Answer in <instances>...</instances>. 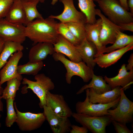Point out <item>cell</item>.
I'll return each mask as SVG.
<instances>
[{
	"instance_id": "1",
	"label": "cell",
	"mask_w": 133,
	"mask_h": 133,
	"mask_svg": "<svg viewBox=\"0 0 133 133\" xmlns=\"http://www.w3.org/2000/svg\"><path fill=\"white\" fill-rule=\"evenodd\" d=\"M58 23L54 19L49 17L36 19L25 26L26 36L34 45L40 42L53 44L59 35L57 29Z\"/></svg>"
},
{
	"instance_id": "2",
	"label": "cell",
	"mask_w": 133,
	"mask_h": 133,
	"mask_svg": "<svg viewBox=\"0 0 133 133\" xmlns=\"http://www.w3.org/2000/svg\"><path fill=\"white\" fill-rule=\"evenodd\" d=\"M55 61L61 62L64 65L66 70L65 75L66 83L70 84L72 77L77 76L81 77L84 82H87L91 79L93 69L88 66L84 62L73 61L67 59L64 54L55 52L52 55Z\"/></svg>"
},
{
	"instance_id": "3",
	"label": "cell",
	"mask_w": 133,
	"mask_h": 133,
	"mask_svg": "<svg viewBox=\"0 0 133 133\" xmlns=\"http://www.w3.org/2000/svg\"><path fill=\"white\" fill-rule=\"evenodd\" d=\"M100 10L112 22L119 24L133 22V15L125 9L118 0H99Z\"/></svg>"
},
{
	"instance_id": "4",
	"label": "cell",
	"mask_w": 133,
	"mask_h": 133,
	"mask_svg": "<svg viewBox=\"0 0 133 133\" xmlns=\"http://www.w3.org/2000/svg\"><path fill=\"white\" fill-rule=\"evenodd\" d=\"M35 81L30 80L26 78H23L22 83L27 86L22 88V93H25L30 89L36 95L39 99V105L40 108L46 104V97L49 91L53 89L55 87L51 79L44 73L38 74L34 76Z\"/></svg>"
},
{
	"instance_id": "5",
	"label": "cell",
	"mask_w": 133,
	"mask_h": 133,
	"mask_svg": "<svg viewBox=\"0 0 133 133\" xmlns=\"http://www.w3.org/2000/svg\"><path fill=\"white\" fill-rule=\"evenodd\" d=\"M78 123L92 133H105L106 128L111 122L109 115L95 116L73 112L72 116Z\"/></svg>"
},
{
	"instance_id": "6",
	"label": "cell",
	"mask_w": 133,
	"mask_h": 133,
	"mask_svg": "<svg viewBox=\"0 0 133 133\" xmlns=\"http://www.w3.org/2000/svg\"><path fill=\"white\" fill-rule=\"evenodd\" d=\"M85 90L86 96L84 100L78 101L76 104L75 110L77 113L95 116L108 115V110L116 106L120 100V97L115 101L107 104L93 103L89 101L88 88Z\"/></svg>"
},
{
	"instance_id": "7",
	"label": "cell",
	"mask_w": 133,
	"mask_h": 133,
	"mask_svg": "<svg viewBox=\"0 0 133 133\" xmlns=\"http://www.w3.org/2000/svg\"><path fill=\"white\" fill-rule=\"evenodd\" d=\"M114 109L108 110L112 120L126 124L133 122V102L128 98L122 87L120 100Z\"/></svg>"
},
{
	"instance_id": "8",
	"label": "cell",
	"mask_w": 133,
	"mask_h": 133,
	"mask_svg": "<svg viewBox=\"0 0 133 133\" xmlns=\"http://www.w3.org/2000/svg\"><path fill=\"white\" fill-rule=\"evenodd\" d=\"M25 26L22 24L10 22L5 18H0V38L5 41L22 43L26 37Z\"/></svg>"
},
{
	"instance_id": "9",
	"label": "cell",
	"mask_w": 133,
	"mask_h": 133,
	"mask_svg": "<svg viewBox=\"0 0 133 133\" xmlns=\"http://www.w3.org/2000/svg\"><path fill=\"white\" fill-rule=\"evenodd\" d=\"M14 104L17 115L16 122L21 131H30L37 129L41 127L45 121L43 113L21 112L18 109L15 102Z\"/></svg>"
},
{
	"instance_id": "10",
	"label": "cell",
	"mask_w": 133,
	"mask_h": 133,
	"mask_svg": "<svg viewBox=\"0 0 133 133\" xmlns=\"http://www.w3.org/2000/svg\"><path fill=\"white\" fill-rule=\"evenodd\" d=\"M96 15L102 20L100 36L101 44L103 46L106 47L108 44H112L115 41L118 32L122 31L121 28L106 17L100 9H96Z\"/></svg>"
},
{
	"instance_id": "11",
	"label": "cell",
	"mask_w": 133,
	"mask_h": 133,
	"mask_svg": "<svg viewBox=\"0 0 133 133\" xmlns=\"http://www.w3.org/2000/svg\"><path fill=\"white\" fill-rule=\"evenodd\" d=\"M43 113L53 133L69 132L72 125L69 117L62 116L54 113L46 105L43 106Z\"/></svg>"
},
{
	"instance_id": "12",
	"label": "cell",
	"mask_w": 133,
	"mask_h": 133,
	"mask_svg": "<svg viewBox=\"0 0 133 133\" xmlns=\"http://www.w3.org/2000/svg\"><path fill=\"white\" fill-rule=\"evenodd\" d=\"M63 4V12L58 15H50L49 17L57 19L60 22L66 23L70 22H82L86 23V17L82 12L76 8L73 0H59Z\"/></svg>"
},
{
	"instance_id": "13",
	"label": "cell",
	"mask_w": 133,
	"mask_h": 133,
	"mask_svg": "<svg viewBox=\"0 0 133 133\" xmlns=\"http://www.w3.org/2000/svg\"><path fill=\"white\" fill-rule=\"evenodd\" d=\"M22 51L16 52L10 56L8 60L0 70V85L13 78H17L22 80L21 75L17 72L18 64L23 57Z\"/></svg>"
},
{
	"instance_id": "14",
	"label": "cell",
	"mask_w": 133,
	"mask_h": 133,
	"mask_svg": "<svg viewBox=\"0 0 133 133\" xmlns=\"http://www.w3.org/2000/svg\"><path fill=\"white\" fill-rule=\"evenodd\" d=\"M46 106L55 114L60 116L70 117L73 112L61 94H54L49 91L46 97Z\"/></svg>"
},
{
	"instance_id": "15",
	"label": "cell",
	"mask_w": 133,
	"mask_h": 133,
	"mask_svg": "<svg viewBox=\"0 0 133 133\" xmlns=\"http://www.w3.org/2000/svg\"><path fill=\"white\" fill-rule=\"evenodd\" d=\"M126 65L123 64L119 70L118 73L115 76L109 78L104 77L106 83L112 89L117 87H121L124 91L129 88L133 82V70L128 71Z\"/></svg>"
},
{
	"instance_id": "16",
	"label": "cell",
	"mask_w": 133,
	"mask_h": 133,
	"mask_svg": "<svg viewBox=\"0 0 133 133\" xmlns=\"http://www.w3.org/2000/svg\"><path fill=\"white\" fill-rule=\"evenodd\" d=\"M75 47L82 61L93 69L96 64L94 62V59L97 52L95 44L85 38Z\"/></svg>"
},
{
	"instance_id": "17",
	"label": "cell",
	"mask_w": 133,
	"mask_h": 133,
	"mask_svg": "<svg viewBox=\"0 0 133 133\" xmlns=\"http://www.w3.org/2000/svg\"><path fill=\"white\" fill-rule=\"evenodd\" d=\"M133 49V43L108 53L101 54L94 58V62L100 67L106 68L116 63L125 53Z\"/></svg>"
},
{
	"instance_id": "18",
	"label": "cell",
	"mask_w": 133,
	"mask_h": 133,
	"mask_svg": "<svg viewBox=\"0 0 133 133\" xmlns=\"http://www.w3.org/2000/svg\"><path fill=\"white\" fill-rule=\"evenodd\" d=\"M53 45L55 52L66 55L70 60L73 62H79L82 61L75 46L60 34Z\"/></svg>"
},
{
	"instance_id": "19",
	"label": "cell",
	"mask_w": 133,
	"mask_h": 133,
	"mask_svg": "<svg viewBox=\"0 0 133 133\" xmlns=\"http://www.w3.org/2000/svg\"><path fill=\"white\" fill-rule=\"evenodd\" d=\"M55 52L53 44L46 42L37 43L29 50V62L35 63L42 61L48 55H52Z\"/></svg>"
},
{
	"instance_id": "20",
	"label": "cell",
	"mask_w": 133,
	"mask_h": 133,
	"mask_svg": "<svg viewBox=\"0 0 133 133\" xmlns=\"http://www.w3.org/2000/svg\"><path fill=\"white\" fill-rule=\"evenodd\" d=\"M121 88V87H117L100 94L96 93L92 88H88L89 101L94 103L105 104L111 102L120 97Z\"/></svg>"
},
{
	"instance_id": "21",
	"label": "cell",
	"mask_w": 133,
	"mask_h": 133,
	"mask_svg": "<svg viewBox=\"0 0 133 133\" xmlns=\"http://www.w3.org/2000/svg\"><path fill=\"white\" fill-rule=\"evenodd\" d=\"M102 24V20L100 18L97 19L93 24L86 23L85 27L86 33V39L93 43L96 45L97 52L95 58L100 54L103 53V51L106 47L101 44L100 40V36Z\"/></svg>"
},
{
	"instance_id": "22",
	"label": "cell",
	"mask_w": 133,
	"mask_h": 133,
	"mask_svg": "<svg viewBox=\"0 0 133 133\" xmlns=\"http://www.w3.org/2000/svg\"><path fill=\"white\" fill-rule=\"evenodd\" d=\"M5 18L10 22L25 26L26 16L21 0H15Z\"/></svg>"
},
{
	"instance_id": "23",
	"label": "cell",
	"mask_w": 133,
	"mask_h": 133,
	"mask_svg": "<svg viewBox=\"0 0 133 133\" xmlns=\"http://www.w3.org/2000/svg\"><path fill=\"white\" fill-rule=\"evenodd\" d=\"M91 81L87 84L84 85L76 93L79 95L83 93L86 89L92 88L97 93L100 94L111 90L112 89L102 76H97L93 74Z\"/></svg>"
},
{
	"instance_id": "24",
	"label": "cell",
	"mask_w": 133,
	"mask_h": 133,
	"mask_svg": "<svg viewBox=\"0 0 133 133\" xmlns=\"http://www.w3.org/2000/svg\"><path fill=\"white\" fill-rule=\"evenodd\" d=\"M23 49V46L20 43L5 41L4 48L0 54V70L13 53L18 51H22Z\"/></svg>"
},
{
	"instance_id": "25",
	"label": "cell",
	"mask_w": 133,
	"mask_h": 133,
	"mask_svg": "<svg viewBox=\"0 0 133 133\" xmlns=\"http://www.w3.org/2000/svg\"><path fill=\"white\" fill-rule=\"evenodd\" d=\"M78 6L81 12L85 15L86 23L93 24L96 18V5L93 0H78Z\"/></svg>"
},
{
	"instance_id": "26",
	"label": "cell",
	"mask_w": 133,
	"mask_h": 133,
	"mask_svg": "<svg viewBox=\"0 0 133 133\" xmlns=\"http://www.w3.org/2000/svg\"><path fill=\"white\" fill-rule=\"evenodd\" d=\"M133 43V35H129L119 31L116 39L112 45L104 48L103 53H109L114 50L120 49Z\"/></svg>"
},
{
	"instance_id": "27",
	"label": "cell",
	"mask_w": 133,
	"mask_h": 133,
	"mask_svg": "<svg viewBox=\"0 0 133 133\" xmlns=\"http://www.w3.org/2000/svg\"><path fill=\"white\" fill-rule=\"evenodd\" d=\"M21 0L26 16V22L25 26L35 19L43 18L37 8L38 2L29 1L24 0Z\"/></svg>"
},
{
	"instance_id": "28",
	"label": "cell",
	"mask_w": 133,
	"mask_h": 133,
	"mask_svg": "<svg viewBox=\"0 0 133 133\" xmlns=\"http://www.w3.org/2000/svg\"><path fill=\"white\" fill-rule=\"evenodd\" d=\"M22 80L15 78L7 81L6 86L3 89L1 96L2 99L5 100L15 98L17 91L19 89Z\"/></svg>"
},
{
	"instance_id": "29",
	"label": "cell",
	"mask_w": 133,
	"mask_h": 133,
	"mask_svg": "<svg viewBox=\"0 0 133 133\" xmlns=\"http://www.w3.org/2000/svg\"><path fill=\"white\" fill-rule=\"evenodd\" d=\"M43 66V61L35 63L29 62L26 64L18 66L17 72L20 75L25 74L35 76L38 74Z\"/></svg>"
},
{
	"instance_id": "30",
	"label": "cell",
	"mask_w": 133,
	"mask_h": 133,
	"mask_svg": "<svg viewBox=\"0 0 133 133\" xmlns=\"http://www.w3.org/2000/svg\"><path fill=\"white\" fill-rule=\"evenodd\" d=\"M85 23L82 22H70L65 23L80 43L86 37V33L85 27Z\"/></svg>"
},
{
	"instance_id": "31",
	"label": "cell",
	"mask_w": 133,
	"mask_h": 133,
	"mask_svg": "<svg viewBox=\"0 0 133 133\" xmlns=\"http://www.w3.org/2000/svg\"><path fill=\"white\" fill-rule=\"evenodd\" d=\"M15 98L6 100V116L5 120V126L10 127L16 122L17 115L15 111L14 106V101Z\"/></svg>"
},
{
	"instance_id": "32",
	"label": "cell",
	"mask_w": 133,
	"mask_h": 133,
	"mask_svg": "<svg viewBox=\"0 0 133 133\" xmlns=\"http://www.w3.org/2000/svg\"><path fill=\"white\" fill-rule=\"evenodd\" d=\"M58 33L75 46L80 43L79 41L74 36L64 23H58L57 27Z\"/></svg>"
},
{
	"instance_id": "33",
	"label": "cell",
	"mask_w": 133,
	"mask_h": 133,
	"mask_svg": "<svg viewBox=\"0 0 133 133\" xmlns=\"http://www.w3.org/2000/svg\"><path fill=\"white\" fill-rule=\"evenodd\" d=\"M15 0H0V18H5Z\"/></svg>"
},
{
	"instance_id": "34",
	"label": "cell",
	"mask_w": 133,
	"mask_h": 133,
	"mask_svg": "<svg viewBox=\"0 0 133 133\" xmlns=\"http://www.w3.org/2000/svg\"><path fill=\"white\" fill-rule=\"evenodd\" d=\"M111 122L116 133H132L133 132L129 129L126 124L112 120Z\"/></svg>"
},
{
	"instance_id": "35",
	"label": "cell",
	"mask_w": 133,
	"mask_h": 133,
	"mask_svg": "<svg viewBox=\"0 0 133 133\" xmlns=\"http://www.w3.org/2000/svg\"><path fill=\"white\" fill-rule=\"evenodd\" d=\"M88 130L85 127L77 125H71L69 132L70 133H87Z\"/></svg>"
},
{
	"instance_id": "36",
	"label": "cell",
	"mask_w": 133,
	"mask_h": 133,
	"mask_svg": "<svg viewBox=\"0 0 133 133\" xmlns=\"http://www.w3.org/2000/svg\"><path fill=\"white\" fill-rule=\"evenodd\" d=\"M122 31H128L133 32V22L121 23L118 25Z\"/></svg>"
},
{
	"instance_id": "37",
	"label": "cell",
	"mask_w": 133,
	"mask_h": 133,
	"mask_svg": "<svg viewBox=\"0 0 133 133\" xmlns=\"http://www.w3.org/2000/svg\"><path fill=\"white\" fill-rule=\"evenodd\" d=\"M128 64L126 65V68L127 71L133 70V54L132 53L128 60Z\"/></svg>"
},
{
	"instance_id": "38",
	"label": "cell",
	"mask_w": 133,
	"mask_h": 133,
	"mask_svg": "<svg viewBox=\"0 0 133 133\" xmlns=\"http://www.w3.org/2000/svg\"><path fill=\"white\" fill-rule=\"evenodd\" d=\"M3 90V88L2 87H0V119L1 116V113L3 111V104L1 98ZM1 126V124L0 122V128Z\"/></svg>"
},
{
	"instance_id": "39",
	"label": "cell",
	"mask_w": 133,
	"mask_h": 133,
	"mask_svg": "<svg viewBox=\"0 0 133 133\" xmlns=\"http://www.w3.org/2000/svg\"><path fill=\"white\" fill-rule=\"evenodd\" d=\"M127 3L130 12L133 15V0H127Z\"/></svg>"
},
{
	"instance_id": "40",
	"label": "cell",
	"mask_w": 133,
	"mask_h": 133,
	"mask_svg": "<svg viewBox=\"0 0 133 133\" xmlns=\"http://www.w3.org/2000/svg\"><path fill=\"white\" fill-rule=\"evenodd\" d=\"M122 6L126 10L129 11V9L128 7L127 3V0H119Z\"/></svg>"
},
{
	"instance_id": "41",
	"label": "cell",
	"mask_w": 133,
	"mask_h": 133,
	"mask_svg": "<svg viewBox=\"0 0 133 133\" xmlns=\"http://www.w3.org/2000/svg\"><path fill=\"white\" fill-rule=\"evenodd\" d=\"M5 41L0 38V54L4 48Z\"/></svg>"
},
{
	"instance_id": "42",
	"label": "cell",
	"mask_w": 133,
	"mask_h": 133,
	"mask_svg": "<svg viewBox=\"0 0 133 133\" xmlns=\"http://www.w3.org/2000/svg\"><path fill=\"white\" fill-rule=\"evenodd\" d=\"M27 1L31 2H38L42 3H44L46 0H24Z\"/></svg>"
},
{
	"instance_id": "43",
	"label": "cell",
	"mask_w": 133,
	"mask_h": 133,
	"mask_svg": "<svg viewBox=\"0 0 133 133\" xmlns=\"http://www.w3.org/2000/svg\"><path fill=\"white\" fill-rule=\"evenodd\" d=\"M58 0H52L51 4L52 5H54L56 3V2H57Z\"/></svg>"
},
{
	"instance_id": "44",
	"label": "cell",
	"mask_w": 133,
	"mask_h": 133,
	"mask_svg": "<svg viewBox=\"0 0 133 133\" xmlns=\"http://www.w3.org/2000/svg\"><path fill=\"white\" fill-rule=\"evenodd\" d=\"M94 1L97 2L99 0H93Z\"/></svg>"
},
{
	"instance_id": "45",
	"label": "cell",
	"mask_w": 133,
	"mask_h": 133,
	"mask_svg": "<svg viewBox=\"0 0 133 133\" xmlns=\"http://www.w3.org/2000/svg\"><path fill=\"white\" fill-rule=\"evenodd\" d=\"M2 87V86H1V85H0V87Z\"/></svg>"
}]
</instances>
